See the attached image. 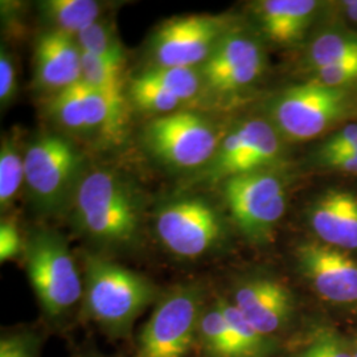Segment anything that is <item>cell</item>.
<instances>
[{
	"instance_id": "7a4b0ae2",
	"label": "cell",
	"mask_w": 357,
	"mask_h": 357,
	"mask_svg": "<svg viewBox=\"0 0 357 357\" xmlns=\"http://www.w3.org/2000/svg\"><path fill=\"white\" fill-rule=\"evenodd\" d=\"M23 261L48 326L66 330L82 303L84 278L64 237L52 230H33L26 240Z\"/></svg>"
},
{
	"instance_id": "e0dca14e",
	"label": "cell",
	"mask_w": 357,
	"mask_h": 357,
	"mask_svg": "<svg viewBox=\"0 0 357 357\" xmlns=\"http://www.w3.org/2000/svg\"><path fill=\"white\" fill-rule=\"evenodd\" d=\"M318 8L315 0H265L257 13L265 35L278 44H293L303 36Z\"/></svg>"
},
{
	"instance_id": "6da1fadb",
	"label": "cell",
	"mask_w": 357,
	"mask_h": 357,
	"mask_svg": "<svg viewBox=\"0 0 357 357\" xmlns=\"http://www.w3.org/2000/svg\"><path fill=\"white\" fill-rule=\"evenodd\" d=\"M162 293L151 280L102 255L84 258L82 312L112 340L130 336L137 319Z\"/></svg>"
},
{
	"instance_id": "1f68e13d",
	"label": "cell",
	"mask_w": 357,
	"mask_h": 357,
	"mask_svg": "<svg viewBox=\"0 0 357 357\" xmlns=\"http://www.w3.org/2000/svg\"><path fill=\"white\" fill-rule=\"evenodd\" d=\"M318 81L331 88H342L357 79V59L317 69Z\"/></svg>"
},
{
	"instance_id": "4dcf8cb0",
	"label": "cell",
	"mask_w": 357,
	"mask_h": 357,
	"mask_svg": "<svg viewBox=\"0 0 357 357\" xmlns=\"http://www.w3.org/2000/svg\"><path fill=\"white\" fill-rule=\"evenodd\" d=\"M311 340L315 343L323 357H355L352 347L331 328L323 327L312 333Z\"/></svg>"
},
{
	"instance_id": "e575fe53",
	"label": "cell",
	"mask_w": 357,
	"mask_h": 357,
	"mask_svg": "<svg viewBox=\"0 0 357 357\" xmlns=\"http://www.w3.org/2000/svg\"><path fill=\"white\" fill-rule=\"evenodd\" d=\"M321 162L323 165L336 168L339 171L357 174V153L326 156V158H321Z\"/></svg>"
},
{
	"instance_id": "603a6c76",
	"label": "cell",
	"mask_w": 357,
	"mask_h": 357,
	"mask_svg": "<svg viewBox=\"0 0 357 357\" xmlns=\"http://www.w3.org/2000/svg\"><path fill=\"white\" fill-rule=\"evenodd\" d=\"M76 40L81 52L115 64H125V50L110 24L98 20L79 32Z\"/></svg>"
},
{
	"instance_id": "ac0fdd59",
	"label": "cell",
	"mask_w": 357,
	"mask_h": 357,
	"mask_svg": "<svg viewBox=\"0 0 357 357\" xmlns=\"http://www.w3.org/2000/svg\"><path fill=\"white\" fill-rule=\"evenodd\" d=\"M84 93L85 130L98 131L114 138L128 122V109L123 93L91 88L81 81Z\"/></svg>"
},
{
	"instance_id": "9a60e30c",
	"label": "cell",
	"mask_w": 357,
	"mask_h": 357,
	"mask_svg": "<svg viewBox=\"0 0 357 357\" xmlns=\"http://www.w3.org/2000/svg\"><path fill=\"white\" fill-rule=\"evenodd\" d=\"M35 79L40 88L61 91L81 81L82 52L75 36L52 29L35 48Z\"/></svg>"
},
{
	"instance_id": "277c9868",
	"label": "cell",
	"mask_w": 357,
	"mask_h": 357,
	"mask_svg": "<svg viewBox=\"0 0 357 357\" xmlns=\"http://www.w3.org/2000/svg\"><path fill=\"white\" fill-rule=\"evenodd\" d=\"M206 303L199 283H183L162 294L138 335L134 357H190Z\"/></svg>"
},
{
	"instance_id": "484cf974",
	"label": "cell",
	"mask_w": 357,
	"mask_h": 357,
	"mask_svg": "<svg viewBox=\"0 0 357 357\" xmlns=\"http://www.w3.org/2000/svg\"><path fill=\"white\" fill-rule=\"evenodd\" d=\"M128 94L131 101L138 107L153 113L171 114L176 110L181 101L169 94L167 90L149 79L144 75L135 77L130 81Z\"/></svg>"
},
{
	"instance_id": "4fadbf2b",
	"label": "cell",
	"mask_w": 357,
	"mask_h": 357,
	"mask_svg": "<svg viewBox=\"0 0 357 357\" xmlns=\"http://www.w3.org/2000/svg\"><path fill=\"white\" fill-rule=\"evenodd\" d=\"M264 69L258 44L240 33H227L199 68L205 85L217 94H229L255 82Z\"/></svg>"
},
{
	"instance_id": "83f0119b",
	"label": "cell",
	"mask_w": 357,
	"mask_h": 357,
	"mask_svg": "<svg viewBox=\"0 0 357 357\" xmlns=\"http://www.w3.org/2000/svg\"><path fill=\"white\" fill-rule=\"evenodd\" d=\"M51 113L64 128L85 130L84 93L81 81L54 94L52 98Z\"/></svg>"
},
{
	"instance_id": "d4e9b609",
	"label": "cell",
	"mask_w": 357,
	"mask_h": 357,
	"mask_svg": "<svg viewBox=\"0 0 357 357\" xmlns=\"http://www.w3.org/2000/svg\"><path fill=\"white\" fill-rule=\"evenodd\" d=\"M357 59V38L324 33L311 45L308 60L315 69Z\"/></svg>"
},
{
	"instance_id": "836d02e7",
	"label": "cell",
	"mask_w": 357,
	"mask_h": 357,
	"mask_svg": "<svg viewBox=\"0 0 357 357\" xmlns=\"http://www.w3.org/2000/svg\"><path fill=\"white\" fill-rule=\"evenodd\" d=\"M16 90V73L10 54L4 48L0 52V101L4 103L13 100Z\"/></svg>"
},
{
	"instance_id": "7402d4cb",
	"label": "cell",
	"mask_w": 357,
	"mask_h": 357,
	"mask_svg": "<svg viewBox=\"0 0 357 357\" xmlns=\"http://www.w3.org/2000/svg\"><path fill=\"white\" fill-rule=\"evenodd\" d=\"M23 181H26L24 155H22L16 143L10 138H4L0 149V206L1 211L8 209Z\"/></svg>"
},
{
	"instance_id": "9c48e42d",
	"label": "cell",
	"mask_w": 357,
	"mask_h": 357,
	"mask_svg": "<svg viewBox=\"0 0 357 357\" xmlns=\"http://www.w3.org/2000/svg\"><path fill=\"white\" fill-rule=\"evenodd\" d=\"M343 88L323 85L318 79L283 91L271 106L275 128L291 141H306L320 135L345 112Z\"/></svg>"
},
{
	"instance_id": "3957f363",
	"label": "cell",
	"mask_w": 357,
	"mask_h": 357,
	"mask_svg": "<svg viewBox=\"0 0 357 357\" xmlns=\"http://www.w3.org/2000/svg\"><path fill=\"white\" fill-rule=\"evenodd\" d=\"M72 203L77 228L93 243L112 249L137 243L139 205L128 183L114 172H85Z\"/></svg>"
},
{
	"instance_id": "5b68a950",
	"label": "cell",
	"mask_w": 357,
	"mask_h": 357,
	"mask_svg": "<svg viewBox=\"0 0 357 357\" xmlns=\"http://www.w3.org/2000/svg\"><path fill=\"white\" fill-rule=\"evenodd\" d=\"M26 184L35 205L45 213H57L85 175V156L73 142L47 134L32 142L24 153Z\"/></svg>"
},
{
	"instance_id": "f546056e",
	"label": "cell",
	"mask_w": 357,
	"mask_h": 357,
	"mask_svg": "<svg viewBox=\"0 0 357 357\" xmlns=\"http://www.w3.org/2000/svg\"><path fill=\"white\" fill-rule=\"evenodd\" d=\"M26 240L23 238L16 222L3 220L0 224V261L7 262L16 258H23Z\"/></svg>"
},
{
	"instance_id": "52a82bcc",
	"label": "cell",
	"mask_w": 357,
	"mask_h": 357,
	"mask_svg": "<svg viewBox=\"0 0 357 357\" xmlns=\"http://www.w3.org/2000/svg\"><path fill=\"white\" fill-rule=\"evenodd\" d=\"M222 183L224 199L237 228L250 241L268 240L286 209V193L281 180L264 171H255Z\"/></svg>"
},
{
	"instance_id": "d6986e66",
	"label": "cell",
	"mask_w": 357,
	"mask_h": 357,
	"mask_svg": "<svg viewBox=\"0 0 357 357\" xmlns=\"http://www.w3.org/2000/svg\"><path fill=\"white\" fill-rule=\"evenodd\" d=\"M196 349L202 357H245L220 306L218 296L206 302L197 328Z\"/></svg>"
},
{
	"instance_id": "ffe728a7",
	"label": "cell",
	"mask_w": 357,
	"mask_h": 357,
	"mask_svg": "<svg viewBox=\"0 0 357 357\" xmlns=\"http://www.w3.org/2000/svg\"><path fill=\"white\" fill-rule=\"evenodd\" d=\"M38 10L53 29L77 36L100 20L101 4L94 0H44Z\"/></svg>"
},
{
	"instance_id": "f1b7e54d",
	"label": "cell",
	"mask_w": 357,
	"mask_h": 357,
	"mask_svg": "<svg viewBox=\"0 0 357 357\" xmlns=\"http://www.w3.org/2000/svg\"><path fill=\"white\" fill-rule=\"evenodd\" d=\"M41 333L29 327H17L1 332L0 357H40Z\"/></svg>"
},
{
	"instance_id": "4316f807",
	"label": "cell",
	"mask_w": 357,
	"mask_h": 357,
	"mask_svg": "<svg viewBox=\"0 0 357 357\" xmlns=\"http://www.w3.org/2000/svg\"><path fill=\"white\" fill-rule=\"evenodd\" d=\"M81 81L94 89L123 93V65L82 52Z\"/></svg>"
},
{
	"instance_id": "44dd1931",
	"label": "cell",
	"mask_w": 357,
	"mask_h": 357,
	"mask_svg": "<svg viewBox=\"0 0 357 357\" xmlns=\"http://www.w3.org/2000/svg\"><path fill=\"white\" fill-rule=\"evenodd\" d=\"M220 306L233 333L241 345L245 357H270L275 351V340L264 336L245 319L243 314L234 307L229 299L218 296Z\"/></svg>"
},
{
	"instance_id": "8992f818",
	"label": "cell",
	"mask_w": 357,
	"mask_h": 357,
	"mask_svg": "<svg viewBox=\"0 0 357 357\" xmlns=\"http://www.w3.org/2000/svg\"><path fill=\"white\" fill-rule=\"evenodd\" d=\"M159 243L171 255L197 259L216 250L224 238V222L203 199L188 197L163 205L155 218Z\"/></svg>"
},
{
	"instance_id": "2e32d148",
	"label": "cell",
	"mask_w": 357,
	"mask_h": 357,
	"mask_svg": "<svg viewBox=\"0 0 357 357\" xmlns=\"http://www.w3.org/2000/svg\"><path fill=\"white\" fill-rule=\"evenodd\" d=\"M310 222L320 240L340 249H357V196L345 191L326 192L315 203Z\"/></svg>"
},
{
	"instance_id": "d6a6232c",
	"label": "cell",
	"mask_w": 357,
	"mask_h": 357,
	"mask_svg": "<svg viewBox=\"0 0 357 357\" xmlns=\"http://www.w3.org/2000/svg\"><path fill=\"white\" fill-rule=\"evenodd\" d=\"M357 153V126H348L335 134L320 150V158Z\"/></svg>"
},
{
	"instance_id": "8fae6325",
	"label": "cell",
	"mask_w": 357,
	"mask_h": 357,
	"mask_svg": "<svg viewBox=\"0 0 357 357\" xmlns=\"http://www.w3.org/2000/svg\"><path fill=\"white\" fill-rule=\"evenodd\" d=\"M281 144L275 128L262 119H249L233 128L218 143L205 176L222 180L262 171L280 155Z\"/></svg>"
},
{
	"instance_id": "ba28073f",
	"label": "cell",
	"mask_w": 357,
	"mask_h": 357,
	"mask_svg": "<svg viewBox=\"0 0 357 357\" xmlns=\"http://www.w3.org/2000/svg\"><path fill=\"white\" fill-rule=\"evenodd\" d=\"M144 143L155 158L169 166L191 169L208 166L218 147L212 125L195 113H171L153 119Z\"/></svg>"
},
{
	"instance_id": "5bb4252c",
	"label": "cell",
	"mask_w": 357,
	"mask_h": 357,
	"mask_svg": "<svg viewBox=\"0 0 357 357\" xmlns=\"http://www.w3.org/2000/svg\"><path fill=\"white\" fill-rule=\"evenodd\" d=\"M230 302L257 331L275 340L293 319L295 302L291 291L270 277H255L240 282Z\"/></svg>"
},
{
	"instance_id": "30bf717a",
	"label": "cell",
	"mask_w": 357,
	"mask_h": 357,
	"mask_svg": "<svg viewBox=\"0 0 357 357\" xmlns=\"http://www.w3.org/2000/svg\"><path fill=\"white\" fill-rule=\"evenodd\" d=\"M228 28V19L217 15H188L168 20L153 36L156 66L200 68L229 33Z\"/></svg>"
},
{
	"instance_id": "d590c367",
	"label": "cell",
	"mask_w": 357,
	"mask_h": 357,
	"mask_svg": "<svg viewBox=\"0 0 357 357\" xmlns=\"http://www.w3.org/2000/svg\"><path fill=\"white\" fill-rule=\"evenodd\" d=\"M290 357H323V355L320 354V351L318 349V347L315 345V343L310 339V342L307 343L305 348L299 349L298 352H295Z\"/></svg>"
},
{
	"instance_id": "8d00e7d4",
	"label": "cell",
	"mask_w": 357,
	"mask_h": 357,
	"mask_svg": "<svg viewBox=\"0 0 357 357\" xmlns=\"http://www.w3.org/2000/svg\"><path fill=\"white\" fill-rule=\"evenodd\" d=\"M345 8L348 16L357 22V0H352V1H345Z\"/></svg>"
},
{
	"instance_id": "7c38bea8",
	"label": "cell",
	"mask_w": 357,
	"mask_h": 357,
	"mask_svg": "<svg viewBox=\"0 0 357 357\" xmlns=\"http://www.w3.org/2000/svg\"><path fill=\"white\" fill-rule=\"evenodd\" d=\"M302 274L315 291L332 303L357 302V262L349 255L324 243H305L296 248Z\"/></svg>"
},
{
	"instance_id": "cb8c5ba5",
	"label": "cell",
	"mask_w": 357,
	"mask_h": 357,
	"mask_svg": "<svg viewBox=\"0 0 357 357\" xmlns=\"http://www.w3.org/2000/svg\"><path fill=\"white\" fill-rule=\"evenodd\" d=\"M143 75L181 102L193 98L203 84L200 72L196 68L155 66Z\"/></svg>"
},
{
	"instance_id": "74e56055",
	"label": "cell",
	"mask_w": 357,
	"mask_h": 357,
	"mask_svg": "<svg viewBox=\"0 0 357 357\" xmlns=\"http://www.w3.org/2000/svg\"><path fill=\"white\" fill-rule=\"evenodd\" d=\"M84 357H107L103 356V355H100V354H88V355H85Z\"/></svg>"
},
{
	"instance_id": "f35d334b",
	"label": "cell",
	"mask_w": 357,
	"mask_h": 357,
	"mask_svg": "<svg viewBox=\"0 0 357 357\" xmlns=\"http://www.w3.org/2000/svg\"><path fill=\"white\" fill-rule=\"evenodd\" d=\"M352 349H354V355H355V357H357V344L354 345Z\"/></svg>"
}]
</instances>
